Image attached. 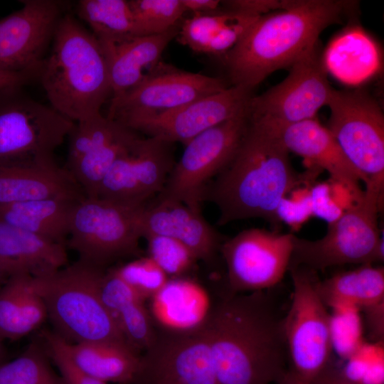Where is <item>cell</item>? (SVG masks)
I'll use <instances>...</instances> for the list:
<instances>
[{"instance_id": "obj_20", "label": "cell", "mask_w": 384, "mask_h": 384, "mask_svg": "<svg viewBox=\"0 0 384 384\" xmlns=\"http://www.w3.org/2000/svg\"><path fill=\"white\" fill-rule=\"evenodd\" d=\"M255 123L267 127L289 152L303 157L314 168L326 171L335 182L348 192L353 202L362 197L363 190L360 185L361 182L366 183V178L351 164L330 131L317 118L289 124Z\"/></svg>"}, {"instance_id": "obj_22", "label": "cell", "mask_w": 384, "mask_h": 384, "mask_svg": "<svg viewBox=\"0 0 384 384\" xmlns=\"http://www.w3.org/2000/svg\"><path fill=\"white\" fill-rule=\"evenodd\" d=\"M85 196L65 169L49 164H0V205L47 198Z\"/></svg>"}, {"instance_id": "obj_3", "label": "cell", "mask_w": 384, "mask_h": 384, "mask_svg": "<svg viewBox=\"0 0 384 384\" xmlns=\"http://www.w3.org/2000/svg\"><path fill=\"white\" fill-rule=\"evenodd\" d=\"M355 5L352 1L294 0L286 9L260 16L225 55L233 85L252 91L273 72L290 68Z\"/></svg>"}, {"instance_id": "obj_43", "label": "cell", "mask_w": 384, "mask_h": 384, "mask_svg": "<svg viewBox=\"0 0 384 384\" xmlns=\"http://www.w3.org/2000/svg\"><path fill=\"white\" fill-rule=\"evenodd\" d=\"M34 79L36 77L33 74L0 70V95L11 90L23 88Z\"/></svg>"}, {"instance_id": "obj_29", "label": "cell", "mask_w": 384, "mask_h": 384, "mask_svg": "<svg viewBox=\"0 0 384 384\" xmlns=\"http://www.w3.org/2000/svg\"><path fill=\"white\" fill-rule=\"evenodd\" d=\"M318 292L325 303L334 309H366L384 302V268L361 265L317 282Z\"/></svg>"}, {"instance_id": "obj_9", "label": "cell", "mask_w": 384, "mask_h": 384, "mask_svg": "<svg viewBox=\"0 0 384 384\" xmlns=\"http://www.w3.org/2000/svg\"><path fill=\"white\" fill-rule=\"evenodd\" d=\"M330 131L351 164L366 178L365 188H384V115L362 90L334 89L327 105Z\"/></svg>"}, {"instance_id": "obj_42", "label": "cell", "mask_w": 384, "mask_h": 384, "mask_svg": "<svg viewBox=\"0 0 384 384\" xmlns=\"http://www.w3.org/2000/svg\"><path fill=\"white\" fill-rule=\"evenodd\" d=\"M370 334L379 343L383 340L384 331V302L363 309Z\"/></svg>"}, {"instance_id": "obj_5", "label": "cell", "mask_w": 384, "mask_h": 384, "mask_svg": "<svg viewBox=\"0 0 384 384\" xmlns=\"http://www.w3.org/2000/svg\"><path fill=\"white\" fill-rule=\"evenodd\" d=\"M104 274L103 270L78 260L51 274L35 277L55 332L68 343L126 342L101 299Z\"/></svg>"}, {"instance_id": "obj_45", "label": "cell", "mask_w": 384, "mask_h": 384, "mask_svg": "<svg viewBox=\"0 0 384 384\" xmlns=\"http://www.w3.org/2000/svg\"><path fill=\"white\" fill-rule=\"evenodd\" d=\"M309 384H358L343 375L341 371L330 368L328 366Z\"/></svg>"}, {"instance_id": "obj_1", "label": "cell", "mask_w": 384, "mask_h": 384, "mask_svg": "<svg viewBox=\"0 0 384 384\" xmlns=\"http://www.w3.org/2000/svg\"><path fill=\"white\" fill-rule=\"evenodd\" d=\"M311 169L303 174L297 172L279 138L267 127L248 120L236 153L208 186L204 198L218 208L220 225L257 218L277 230L280 202L319 173Z\"/></svg>"}, {"instance_id": "obj_16", "label": "cell", "mask_w": 384, "mask_h": 384, "mask_svg": "<svg viewBox=\"0 0 384 384\" xmlns=\"http://www.w3.org/2000/svg\"><path fill=\"white\" fill-rule=\"evenodd\" d=\"M173 144L158 137H139L114 162L97 196L129 206H146L162 191L175 164Z\"/></svg>"}, {"instance_id": "obj_41", "label": "cell", "mask_w": 384, "mask_h": 384, "mask_svg": "<svg viewBox=\"0 0 384 384\" xmlns=\"http://www.w3.org/2000/svg\"><path fill=\"white\" fill-rule=\"evenodd\" d=\"M292 2L293 1L238 0L227 1L225 4L228 6V9L262 16L272 10L286 9Z\"/></svg>"}, {"instance_id": "obj_37", "label": "cell", "mask_w": 384, "mask_h": 384, "mask_svg": "<svg viewBox=\"0 0 384 384\" xmlns=\"http://www.w3.org/2000/svg\"><path fill=\"white\" fill-rule=\"evenodd\" d=\"M344 377L358 384H383V353L380 346L364 343L348 358Z\"/></svg>"}, {"instance_id": "obj_32", "label": "cell", "mask_w": 384, "mask_h": 384, "mask_svg": "<svg viewBox=\"0 0 384 384\" xmlns=\"http://www.w3.org/2000/svg\"><path fill=\"white\" fill-rule=\"evenodd\" d=\"M0 384H63L38 344H31L16 358L0 363Z\"/></svg>"}, {"instance_id": "obj_35", "label": "cell", "mask_w": 384, "mask_h": 384, "mask_svg": "<svg viewBox=\"0 0 384 384\" xmlns=\"http://www.w3.org/2000/svg\"><path fill=\"white\" fill-rule=\"evenodd\" d=\"M114 270L145 301L158 294L169 280L167 274L149 256Z\"/></svg>"}, {"instance_id": "obj_8", "label": "cell", "mask_w": 384, "mask_h": 384, "mask_svg": "<svg viewBox=\"0 0 384 384\" xmlns=\"http://www.w3.org/2000/svg\"><path fill=\"white\" fill-rule=\"evenodd\" d=\"M22 89L0 95V164L54 163L75 123Z\"/></svg>"}, {"instance_id": "obj_40", "label": "cell", "mask_w": 384, "mask_h": 384, "mask_svg": "<svg viewBox=\"0 0 384 384\" xmlns=\"http://www.w3.org/2000/svg\"><path fill=\"white\" fill-rule=\"evenodd\" d=\"M312 215L330 223L336 220L343 210L331 196V187L326 183L313 184L309 188Z\"/></svg>"}, {"instance_id": "obj_30", "label": "cell", "mask_w": 384, "mask_h": 384, "mask_svg": "<svg viewBox=\"0 0 384 384\" xmlns=\"http://www.w3.org/2000/svg\"><path fill=\"white\" fill-rule=\"evenodd\" d=\"M75 9L100 43L117 42L135 36L129 1L80 0Z\"/></svg>"}, {"instance_id": "obj_33", "label": "cell", "mask_w": 384, "mask_h": 384, "mask_svg": "<svg viewBox=\"0 0 384 384\" xmlns=\"http://www.w3.org/2000/svg\"><path fill=\"white\" fill-rule=\"evenodd\" d=\"M145 300L137 298L119 309L113 317L127 343L139 353L152 341L156 326Z\"/></svg>"}, {"instance_id": "obj_44", "label": "cell", "mask_w": 384, "mask_h": 384, "mask_svg": "<svg viewBox=\"0 0 384 384\" xmlns=\"http://www.w3.org/2000/svg\"><path fill=\"white\" fill-rule=\"evenodd\" d=\"M186 12L201 14L218 10L220 4L218 0H181Z\"/></svg>"}, {"instance_id": "obj_17", "label": "cell", "mask_w": 384, "mask_h": 384, "mask_svg": "<svg viewBox=\"0 0 384 384\" xmlns=\"http://www.w3.org/2000/svg\"><path fill=\"white\" fill-rule=\"evenodd\" d=\"M252 95L246 88L232 85L169 111L132 116L118 122L148 137L186 144L204 131L247 112Z\"/></svg>"}, {"instance_id": "obj_25", "label": "cell", "mask_w": 384, "mask_h": 384, "mask_svg": "<svg viewBox=\"0 0 384 384\" xmlns=\"http://www.w3.org/2000/svg\"><path fill=\"white\" fill-rule=\"evenodd\" d=\"M259 17L231 9L193 14L183 21L176 38L195 52L225 55Z\"/></svg>"}, {"instance_id": "obj_2", "label": "cell", "mask_w": 384, "mask_h": 384, "mask_svg": "<svg viewBox=\"0 0 384 384\" xmlns=\"http://www.w3.org/2000/svg\"><path fill=\"white\" fill-rule=\"evenodd\" d=\"M204 324L219 384H270L285 376L282 320L263 291L234 293Z\"/></svg>"}, {"instance_id": "obj_27", "label": "cell", "mask_w": 384, "mask_h": 384, "mask_svg": "<svg viewBox=\"0 0 384 384\" xmlns=\"http://www.w3.org/2000/svg\"><path fill=\"white\" fill-rule=\"evenodd\" d=\"M65 348L80 370L103 382L128 384L136 378L141 355L126 342L70 343L65 341Z\"/></svg>"}, {"instance_id": "obj_11", "label": "cell", "mask_w": 384, "mask_h": 384, "mask_svg": "<svg viewBox=\"0 0 384 384\" xmlns=\"http://www.w3.org/2000/svg\"><path fill=\"white\" fill-rule=\"evenodd\" d=\"M248 124L245 112L199 134L185 144L156 199L179 202L201 211L209 181L236 153Z\"/></svg>"}, {"instance_id": "obj_34", "label": "cell", "mask_w": 384, "mask_h": 384, "mask_svg": "<svg viewBox=\"0 0 384 384\" xmlns=\"http://www.w3.org/2000/svg\"><path fill=\"white\" fill-rule=\"evenodd\" d=\"M33 278L28 274L14 275L0 287V336L4 339H18L22 309Z\"/></svg>"}, {"instance_id": "obj_6", "label": "cell", "mask_w": 384, "mask_h": 384, "mask_svg": "<svg viewBox=\"0 0 384 384\" xmlns=\"http://www.w3.org/2000/svg\"><path fill=\"white\" fill-rule=\"evenodd\" d=\"M383 191L365 188L326 233L315 240L292 238L289 270L304 267L314 272L346 264L372 265L383 261V239L378 225Z\"/></svg>"}, {"instance_id": "obj_48", "label": "cell", "mask_w": 384, "mask_h": 384, "mask_svg": "<svg viewBox=\"0 0 384 384\" xmlns=\"http://www.w3.org/2000/svg\"><path fill=\"white\" fill-rule=\"evenodd\" d=\"M7 280V279L0 272V287Z\"/></svg>"}, {"instance_id": "obj_14", "label": "cell", "mask_w": 384, "mask_h": 384, "mask_svg": "<svg viewBox=\"0 0 384 384\" xmlns=\"http://www.w3.org/2000/svg\"><path fill=\"white\" fill-rule=\"evenodd\" d=\"M292 233L250 228L220 246L233 293L262 292L277 284L289 270Z\"/></svg>"}, {"instance_id": "obj_28", "label": "cell", "mask_w": 384, "mask_h": 384, "mask_svg": "<svg viewBox=\"0 0 384 384\" xmlns=\"http://www.w3.org/2000/svg\"><path fill=\"white\" fill-rule=\"evenodd\" d=\"M80 199L47 198L0 205V222L65 245L71 214Z\"/></svg>"}, {"instance_id": "obj_23", "label": "cell", "mask_w": 384, "mask_h": 384, "mask_svg": "<svg viewBox=\"0 0 384 384\" xmlns=\"http://www.w3.org/2000/svg\"><path fill=\"white\" fill-rule=\"evenodd\" d=\"M67 265L65 244L0 222V272L6 279L44 277Z\"/></svg>"}, {"instance_id": "obj_36", "label": "cell", "mask_w": 384, "mask_h": 384, "mask_svg": "<svg viewBox=\"0 0 384 384\" xmlns=\"http://www.w3.org/2000/svg\"><path fill=\"white\" fill-rule=\"evenodd\" d=\"M149 257L167 274L178 277L188 272L196 258L191 250L180 242L166 236L145 237Z\"/></svg>"}, {"instance_id": "obj_46", "label": "cell", "mask_w": 384, "mask_h": 384, "mask_svg": "<svg viewBox=\"0 0 384 384\" xmlns=\"http://www.w3.org/2000/svg\"><path fill=\"white\" fill-rule=\"evenodd\" d=\"M282 380L284 384H306L298 378L294 373L285 375Z\"/></svg>"}, {"instance_id": "obj_10", "label": "cell", "mask_w": 384, "mask_h": 384, "mask_svg": "<svg viewBox=\"0 0 384 384\" xmlns=\"http://www.w3.org/2000/svg\"><path fill=\"white\" fill-rule=\"evenodd\" d=\"M289 270L293 292L282 319L283 333L294 374L309 384L329 366L333 348L331 316L318 292L316 272L304 267Z\"/></svg>"}, {"instance_id": "obj_39", "label": "cell", "mask_w": 384, "mask_h": 384, "mask_svg": "<svg viewBox=\"0 0 384 384\" xmlns=\"http://www.w3.org/2000/svg\"><path fill=\"white\" fill-rule=\"evenodd\" d=\"M277 215L280 223L282 221L296 230L312 216L309 188L302 190L299 197H284L280 202Z\"/></svg>"}, {"instance_id": "obj_15", "label": "cell", "mask_w": 384, "mask_h": 384, "mask_svg": "<svg viewBox=\"0 0 384 384\" xmlns=\"http://www.w3.org/2000/svg\"><path fill=\"white\" fill-rule=\"evenodd\" d=\"M22 7L0 19V70L27 73L36 78L57 26L67 12L55 0L20 1Z\"/></svg>"}, {"instance_id": "obj_18", "label": "cell", "mask_w": 384, "mask_h": 384, "mask_svg": "<svg viewBox=\"0 0 384 384\" xmlns=\"http://www.w3.org/2000/svg\"><path fill=\"white\" fill-rule=\"evenodd\" d=\"M226 87L221 78L186 71L161 61L139 85L110 100L107 117L119 121L164 112Z\"/></svg>"}, {"instance_id": "obj_4", "label": "cell", "mask_w": 384, "mask_h": 384, "mask_svg": "<svg viewBox=\"0 0 384 384\" xmlns=\"http://www.w3.org/2000/svg\"><path fill=\"white\" fill-rule=\"evenodd\" d=\"M37 79L50 106L75 123L101 114L112 95L102 45L68 12L57 26Z\"/></svg>"}, {"instance_id": "obj_12", "label": "cell", "mask_w": 384, "mask_h": 384, "mask_svg": "<svg viewBox=\"0 0 384 384\" xmlns=\"http://www.w3.org/2000/svg\"><path fill=\"white\" fill-rule=\"evenodd\" d=\"M133 383L219 384L204 320L188 329L156 327Z\"/></svg>"}, {"instance_id": "obj_13", "label": "cell", "mask_w": 384, "mask_h": 384, "mask_svg": "<svg viewBox=\"0 0 384 384\" xmlns=\"http://www.w3.org/2000/svg\"><path fill=\"white\" fill-rule=\"evenodd\" d=\"M289 68L282 82L250 97L249 121L294 124L316 118L321 108L328 105L334 88L327 78L319 41Z\"/></svg>"}, {"instance_id": "obj_26", "label": "cell", "mask_w": 384, "mask_h": 384, "mask_svg": "<svg viewBox=\"0 0 384 384\" xmlns=\"http://www.w3.org/2000/svg\"><path fill=\"white\" fill-rule=\"evenodd\" d=\"M328 73L347 85H358L380 68V54L375 42L360 27L352 26L336 36L322 53Z\"/></svg>"}, {"instance_id": "obj_7", "label": "cell", "mask_w": 384, "mask_h": 384, "mask_svg": "<svg viewBox=\"0 0 384 384\" xmlns=\"http://www.w3.org/2000/svg\"><path fill=\"white\" fill-rule=\"evenodd\" d=\"M144 206L85 196L73 208L67 243L80 261L103 270L113 261L137 252Z\"/></svg>"}, {"instance_id": "obj_47", "label": "cell", "mask_w": 384, "mask_h": 384, "mask_svg": "<svg viewBox=\"0 0 384 384\" xmlns=\"http://www.w3.org/2000/svg\"><path fill=\"white\" fill-rule=\"evenodd\" d=\"M4 339L0 336V363H3V357L4 356V351L3 348L2 342Z\"/></svg>"}, {"instance_id": "obj_31", "label": "cell", "mask_w": 384, "mask_h": 384, "mask_svg": "<svg viewBox=\"0 0 384 384\" xmlns=\"http://www.w3.org/2000/svg\"><path fill=\"white\" fill-rule=\"evenodd\" d=\"M135 36L164 33L186 13L181 0H130Z\"/></svg>"}, {"instance_id": "obj_21", "label": "cell", "mask_w": 384, "mask_h": 384, "mask_svg": "<svg viewBox=\"0 0 384 384\" xmlns=\"http://www.w3.org/2000/svg\"><path fill=\"white\" fill-rule=\"evenodd\" d=\"M142 238L161 235L173 238L188 247L196 260L209 262L220 248L214 228L195 210L179 202L156 199L143 208Z\"/></svg>"}, {"instance_id": "obj_38", "label": "cell", "mask_w": 384, "mask_h": 384, "mask_svg": "<svg viewBox=\"0 0 384 384\" xmlns=\"http://www.w3.org/2000/svg\"><path fill=\"white\" fill-rule=\"evenodd\" d=\"M46 352L60 372L63 384H108L80 370L72 361L65 341L55 332L43 334Z\"/></svg>"}, {"instance_id": "obj_24", "label": "cell", "mask_w": 384, "mask_h": 384, "mask_svg": "<svg viewBox=\"0 0 384 384\" xmlns=\"http://www.w3.org/2000/svg\"><path fill=\"white\" fill-rule=\"evenodd\" d=\"M175 27L164 33L133 36L113 43H101L109 68L112 95L115 100L139 85L161 62L163 52L178 34Z\"/></svg>"}, {"instance_id": "obj_19", "label": "cell", "mask_w": 384, "mask_h": 384, "mask_svg": "<svg viewBox=\"0 0 384 384\" xmlns=\"http://www.w3.org/2000/svg\"><path fill=\"white\" fill-rule=\"evenodd\" d=\"M68 138L65 169L86 196L97 197L102 181L114 162L139 137L136 132L101 113L75 123Z\"/></svg>"}]
</instances>
